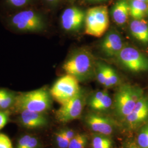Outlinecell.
<instances>
[{"instance_id": "5bb4252c", "label": "cell", "mask_w": 148, "mask_h": 148, "mask_svg": "<svg viewBox=\"0 0 148 148\" xmlns=\"http://www.w3.org/2000/svg\"><path fill=\"white\" fill-rule=\"evenodd\" d=\"M130 16L129 2L127 0H119L113 5L111 16L117 25H124Z\"/></svg>"}, {"instance_id": "44dd1931", "label": "cell", "mask_w": 148, "mask_h": 148, "mask_svg": "<svg viewBox=\"0 0 148 148\" xmlns=\"http://www.w3.org/2000/svg\"><path fill=\"white\" fill-rule=\"evenodd\" d=\"M109 66L103 63L98 64L97 71V77L98 82L101 85H104L108 74Z\"/></svg>"}, {"instance_id": "e0dca14e", "label": "cell", "mask_w": 148, "mask_h": 148, "mask_svg": "<svg viewBox=\"0 0 148 148\" xmlns=\"http://www.w3.org/2000/svg\"><path fill=\"white\" fill-rule=\"evenodd\" d=\"M130 16L134 19H142L147 15L148 3L136 0H130L129 1Z\"/></svg>"}, {"instance_id": "4dcf8cb0", "label": "cell", "mask_w": 148, "mask_h": 148, "mask_svg": "<svg viewBox=\"0 0 148 148\" xmlns=\"http://www.w3.org/2000/svg\"><path fill=\"white\" fill-rule=\"evenodd\" d=\"M38 145V140L36 138L32 137L30 138L27 148H36Z\"/></svg>"}, {"instance_id": "2e32d148", "label": "cell", "mask_w": 148, "mask_h": 148, "mask_svg": "<svg viewBox=\"0 0 148 148\" xmlns=\"http://www.w3.org/2000/svg\"><path fill=\"white\" fill-rule=\"evenodd\" d=\"M90 108L95 111H104L111 107L112 101L111 97L106 91L96 92L90 99Z\"/></svg>"}, {"instance_id": "8992f818", "label": "cell", "mask_w": 148, "mask_h": 148, "mask_svg": "<svg viewBox=\"0 0 148 148\" xmlns=\"http://www.w3.org/2000/svg\"><path fill=\"white\" fill-rule=\"evenodd\" d=\"M116 57L122 65L132 72L148 71V57L135 48L124 46Z\"/></svg>"}, {"instance_id": "d6986e66", "label": "cell", "mask_w": 148, "mask_h": 148, "mask_svg": "<svg viewBox=\"0 0 148 148\" xmlns=\"http://www.w3.org/2000/svg\"><path fill=\"white\" fill-rule=\"evenodd\" d=\"M93 148H112V143L109 138L104 135H97L93 138L92 140Z\"/></svg>"}, {"instance_id": "7a4b0ae2", "label": "cell", "mask_w": 148, "mask_h": 148, "mask_svg": "<svg viewBox=\"0 0 148 148\" xmlns=\"http://www.w3.org/2000/svg\"><path fill=\"white\" fill-rule=\"evenodd\" d=\"M14 104L20 111L27 110L43 112L50 108L51 101L48 92L43 88L20 94L16 97Z\"/></svg>"}, {"instance_id": "484cf974", "label": "cell", "mask_w": 148, "mask_h": 148, "mask_svg": "<svg viewBox=\"0 0 148 148\" xmlns=\"http://www.w3.org/2000/svg\"><path fill=\"white\" fill-rule=\"evenodd\" d=\"M8 120V114L5 111H0V130L5 127Z\"/></svg>"}, {"instance_id": "f1b7e54d", "label": "cell", "mask_w": 148, "mask_h": 148, "mask_svg": "<svg viewBox=\"0 0 148 148\" xmlns=\"http://www.w3.org/2000/svg\"><path fill=\"white\" fill-rule=\"evenodd\" d=\"M121 148H139L138 147L136 141L133 140H129L125 142L122 145Z\"/></svg>"}, {"instance_id": "4316f807", "label": "cell", "mask_w": 148, "mask_h": 148, "mask_svg": "<svg viewBox=\"0 0 148 148\" xmlns=\"http://www.w3.org/2000/svg\"><path fill=\"white\" fill-rule=\"evenodd\" d=\"M7 1L11 5L16 7H21L25 5L28 2L29 0H7Z\"/></svg>"}, {"instance_id": "5b68a950", "label": "cell", "mask_w": 148, "mask_h": 148, "mask_svg": "<svg viewBox=\"0 0 148 148\" xmlns=\"http://www.w3.org/2000/svg\"><path fill=\"white\" fill-rule=\"evenodd\" d=\"M78 80L73 75H64L54 83L50 90V95L54 100L61 105L63 104L79 93Z\"/></svg>"}, {"instance_id": "8fae6325", "label": "cell", "mask_w": 148, "mask_h": 148, "mask_svg": "<svg viewBox=\"0 0 148 148\" xmlns=\"http://www.w3.org/2000/svg\"><path fill=\"white\" fill-rule=\"evenodd\" d=\"M86 122L92 131L101 135H110L114 130L113 122L99 114H88L86 117Z\"/></svg>"}, {"instance_id": "ba28073f", "label": "cell", "mask_w": 148, "mask_h": 148, "mask_svg": "<svg viewBox=\"0 0 148 148\" xmlns=\"http://www.w3.org/2000/svg\"><path fill=\"white\" fill-rule=\"evenodd\" d=\"M85 96L79 91L73 98L61 105L56 111V117L63 123H67L79 118L85 106Z\"/></svg>"}, {"instance_id": "ac0fdd59", "label": "cell", "mask_w": 148, "mask_h": 148, "mask_svg": "<svg viewBox=\"0 0 148 148\" xmlns=\"http://www.w3.org/2000/svg\"><path fill=\"white\" fill-rule=\"evenodd\" d=\"M136 142L139 148H148V122L139 128Z\"/></svg>"}, {"instance_id": "4fadbf2b", "label": "cell", "mask_w": 148, "mask_h": 148, "mask_svg": "<svg viewBox=\"0 0 148 148\" xmlns=\"http://www.w3.org/2000/svg\"><path fill=\"white\" fill-rule=\"evenodd\" d=\"M20 121L23 126L27 128L44 127L47 123V119L42 112L27 110L21 111Z\"/></svg>"}, {"instance_id": "30bf717a", "label": "cell", "mask_w": 148, "mask_h": 148, "mask_svg": "<svg viewBox=\"0 0 148 148\" xmlns=\"http://www.w3.org/2000/svg\"><path fill=\"white\" fill-rule=\"evenodd\" d=\"M85 16L86 13L79 8H68L64 11L61 16L62 26L66 31H77L82 26Z\"/></svg>"}, {"instance_id": "83f0119b", "label": "cell", "mask_w": 148, "mask_h": 148, "mask_svg": "<svg viewBox=\"0 0 148 148\" xmlns=\"http://www.w3.org/2000/svg\"><path fill=\"white\" fill-rule=\"evenodd\" d=\"M61 131H62V132L63 133L64 137L70 140L71 139H72L76 134L74 131H73L71 130H62Z\"/></svg>"}, {"instance_id": "603a6c76", "label": "cell", "mask_w": 148, "mask_h": 148, "mask_svg": "<svg viewBox=\"0 0 148 148\" xmlns=\"http://www.w3.org/2000/svg\"><path fill=\"white\" fill-rule=\"evenodd\" d=\"M15 98L16 97L12 93L6 91L1 102L0 109L2 110H5L10 108L14 103Z\"/></svg>"}, {"instance_id": "d590c367", "label": "cell", "mask_w": 148, "mask_h": 148, "mask_svg": "<svg viewBox=\"0 0 148 148\" xmlns=\"http://www.w3.org/2000/svg\"><path fill=\"white\" fill-rule=\"evenodd\" d=\"M147 16H148V11H147Z\"/></svg>"}, {"instance_id": "9c48e42d", "label": "cell", "mask_w": 148, "mask_h": 148, "mask_svg": "<svg viewBox=\"0 0 148 148\" xmlns=\"http://www.w3.org/2000/svg\"><path fill=\"white\" fill-rule=\"evenodd\" d=\"M128 128H139L148 122V97L144 95L138 101L132 111L124 120Z\"/></svg>"}, {"instance_id": "7402d4cb", "label": "cell", "mask_w": 148, "mask_h": 148, "mask_svg": "<svg viewBox=\"0 0 148 148\" xmlns=\"http://www.w3.org/2000/svg\"><path fill=\"white\" fill-rule=\"evenodd\" d=\"M118 82L119 76L116 71L110 66H109L108 76L104 86H106V87H111L116 85Z\"/></svg>"}, {"instance_id": "3957f363", "label": "cell", "mask_w": 148, "mask_h": 148, "mask_svg": "<svg viewBox=\"0 0 148 148\" xmlns=\"http://www.w3.org/2000/svg\"><path fill=\"white\" fill-rule=\"evenodd\" d=\"M85 22L86 34L96 37H101L109 26L108 8L100 5L88 9L86 13Z\"/></svg>"}, {"instance_id": "f546056e", "label": "cell", "mask_w": 148, "mask_h": 148, "mask_svg": "<svg viewBox=\"0 0 148 148\" xmlns=\"http://www.w3.org/2000/svg\"><path fill=\"white\" fill-rule=\"evenodd\" d=\"M70 141V140L64 137V138L61 141L57 143V144H58V146L60 148H68Z\"/></svg>"}, {"instance_id": "9a60e30c", "label": "cell", "mask_w": 148, "mask_h": 148, "mask_svg": "<svg viewBox=\"0 0 148 148\" xmlns=\"http://www.w3.org/2000/svg\"><path fill=\"white\" fill-rule=\"evenodd\" d=\"M130 31L136 39L145 45L148 44V22L143 19H134L130 23Z\"/></svg>"}, {"instance_id": "e575fe53", "label": "cell", "mask_w": 148, "mask_h": 148, "mask_svg": "<svg viewBox=\"0 0 148 148\" xmlns=\"http://www.w3.org/2000/svg\"><path fill=\"white\" fill-rule=\"evenodd\" d=\"M47 1H48V2H52V3H53V2H55L57 1L58 0H47Z\"/></svg>"}, {"instance_id": "cb8c5ba5", "label": "cell", "mask_w": 148, "mask_h": 148, "mask_svg": "<svg viewBox=\"0 0 148 148\" xmlns=\"http://www.w3.org/2000/svg\"><path fill=\"white\" fill-rule=\"evenodd\" d=\"M0 148H13L10 139L3 133H0Z\"/></svg>"}, {"instance_id": "6da1fadb", "label": "cell", "mask_w": 148, "mask_h": 148, "mask_svg": "<svg viewBox=\"0 0 148 148\" xmlns=\"http://www.w3.org/2000/svg\"><path fill=\"white\" fill-rule=\"evenodd\" d=\"M144 95L142 89L137 86L125 84L121 86L115 95L114 103L118 117L124 120Z\"/></svg>"}, {"instance_id": "d6a6232c", "label": "cell", "mask_w": 148, "mask_h": 148, "mask_svg": "<svg viewBox=\"0 0 148 148\" xmlns=\"http://www.w3.org/2000/svg\"><path fill=\"white\" fill-rule=\"evenodd\" d=\"M87 1L91 3H100V2L106 1L107 0H87Z\"/></svg>"}, {"instance_id": "d4e9b609", "label": "cell", "mask_w": 148, "mask_h": 148, "mask_svg": "<svg viewBox=\"0 0 148 148\" xmlns=\"http://www.w3.org/2000/svg\"><path fill=\"white\" fill-rule=\"evenodd\" d=\"M31 138L32 136L29 134H26L23 136L19 140L16 148H27V145Z\"/></svg>"}, {"instance_id": "836d02e7", "label": "cell", "mask_w": 148, "mask_h": 148, "mask_svg": "<svg viewBox=\"0 0 148 148\" xmlns=\"http://www.w3.org/2000/svg\"><path fill=\"white\" fill-rule=\"evenodd\" d=\"M138 1H140V2H146L148 3V0H136Z\"/></svg>"}, {"instance_id": "7c38bea8", "label": "cell", "mask_w": 148, "mask_h": 148, "mask_svg": "<svg viewBox=\"0 0 148 148\" xmlns=\"http://www.w3.org/2000/svg\"><path fill=\"white\" fill-rule=\"evenodd\" d=\"M124 46L121 36L114 30L108 32L101 45L102 52L109 57H117Z\"/></svg>"}, {"instance_id": "1f68e13d", "label": "cell", "mask_w": 148, "mask_h": 148, "mask_svg": "<svg viewBox=\"0 0 148 148\" xmlns=\"http://www.w3.org/2000/svg\"><path fill=\"white\" fill-rule=\"evenodd\" d=\"M5 92H6V90H0V106H1L2 101L3 99V98L5 94Z\"/></svg>"}, {"instance_id": "277c9868", "label": "cell", "mask_w": 148, "mask_h": 148, "mask_svg": "<svg viewBox=\"0 0 148 148\" xmlns=\"http://www.w3.org/2000/svg\"><path fill=\"white\" fill-rule=\"evenodd\" d=\"M94 59L92 54L86 50L74 54L63 64V69L66 74L77 79L88 76L94 69Z\"/></svg>"}, {"instance_id": "52a82bcc", "label": "cell", "mask_w": 148, "mask_h": 148, "mask_svg": "<svg viewBox=\"0 0 148 148\" xmlns=\"http://www.w3.org/2000/svg\"><path fill=\"white\" fill-rule=\"evenodd\" d=\"M11 24L16 30L25 32L40 31L44 25L41 16L32 10L16 13L12 18Z\"/></svg>"}, {"instance_id": "ffe728a7", "label": "cell", "mask_w": 148, "mask_h": 148, "mask_svg": "<svg viewBox=\"0 0 148 148\" xmlns=\"http://www.w3.org/2000/svg\"><path fill=\"white\" fill-rule=\"evenodd\" d=\"M87 144V137L84 134H76L70 140L68 148H85Z\"/></svg>"}]
</instances>
